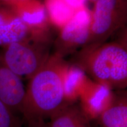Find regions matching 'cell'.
I'll list each match as a JSON object with an SVG mask.
<instances>
[{"label":"cell","mask_w":127,"mask_h":127,"mask_svg":"<svg viewBox=\"0 0 127 127\" xmlns=\"http://www.w3.org/2000/svg\"><path fill=\"white\" fill-rule=\"evenodd\" d=\"M68 65L64 58L52 54L29 79L21 111L25 121L45 120L66 104L63 78Z\"/></svg>","instance_id":"1"},{"label":"cell","mask_w":127,"mask_h":127,"mask_svg":"<svg viewBox=\"0 0 127 127\" xmlns=\"http://www.w3.org/2000/svg\"><path fill=\"white\" fill-rule=\"evenodd\" d=\"M73 64L95 81L112 89L124 90L127 86L126 36L118 41L81 49Z\"/></svg>","instance_id":"2"},{"label":"cell","mask_w":127,"mask_h":127,"mask_svg":"<svg viewBox=\"0 0 127 127\" xmlns=\"http://www.w3.org/2000/svg\"><path fill=\"white\" fill-rule=\"evenodd\" d=\"M50 38L13 42L2 47L4 63L20 78L29 79L50 57Z\"/></svg>","instance_id":"3"},{"label":"cell","mask_w":127,"mask_h":127,"mask_svg":"<svg viewBox=\"0 0 127 127\" xmlns=\"http://www.w3.org/2000/svg\"><path fill=\"white\" fill-rule=\"evenodd\" d=\"M127 18L126 0H97L91 11L90 34L82 48L96 47L124 27Z\"/></svg>","instance_id":"4"},{"label":"cell","mask_w":127,"mask_h":127,"mask_svg":"<svg viewBox=\"0 0 127 127\" xmlns=\"http://www.w3.org/2000/svg\"><path fill=\"white\" fill-rule=\"evenodd\" d=\"M91 11L86 6L78 9L64 26L60 29L54 43L53 54L64 58L82 49L90 34Z\"/></svg>","instance_id":"5"},{"label":"cell","mask_w":127,"mask_h":127,"mask_svg":"<svg viewBox=\"0 0 127 127\" xmlns=\"http://www.w3.org/2000/svg\"><path fill=\"white\" fill-rule=\"evenodd\" d=\"M112 90L89 77L78 100L79 108L90 121L98 118L112 102L115 94Z\"/></svg>","instance_id":"6"},{"label":"cell","mask_w":127,"mask_h":127,"mask_svg":"<svg viewBox=\"0 0 127 127\" xmlns=\"http://www.w3.org/2000/svg\"><path fill=\"white\" fill-rule=\"evenodd\" d=\"M49 38L48 35H39L30 29L13 8L0 3V47L13 42L35 38Z\"/></svg>","instance_id":"7"},{"label":"cell","mask_w":127,"mask_h":127,"mask_svg":"<svg viewBox=\"0 0 127 127\" xmlns=\"http://www.w3.org/2000/svg\"><path fill=\"white\" fill-rule=\"evenodd\" d=\"M25 94L21 78L8 67L0 52V98L14 113H21Z\"/></svg>","instance_id":"8"},{"label":"cell","mask_w":127,"mask_h":127,"mask_svg":"<svg viewBox=\"0 0 127 127\" xmlns=\"http://www.w3.org/2000/svg\"><path fill=\"white\" fill-rule=\"evenodd\" d=\"M13 8L34 32L39 35H48L50 22L44 4L39 0H29Z\"/></svg>","instance_id":"9"},{"label":"cell","mask_w":127,"mask_h":127,"mask_svg":"<svg viewBox=\"0 0 127 127\" xmlns=\"http://www.w3.org/2000/svg\"><path fill=\"white\" fill-rule=\"evenodd\" d=\"M93 127H127V95L126 91L115 93L109 107L96 120Z\"/></svg>","instance_id":"10"},{"label":"cell","mask_w":127,"mask_h":127,"mask_svg":"<svg viewBox=\"0 0 127 127\" xmlns=\"http://www.w3.org/2000/svg\"><path fill=\"white\" fill-rule=\"evenodd\" d=\"M49 127H93L79 105L66 104L50 117Z\"/></svg>","instance_id":"11"},{"label":"cell","mask_w":127,"mask_h":127,"mask_svg":"<svg viewBox=\"0 0 127 127\" xmlns=\"http://www.w3.org/2000/svg\"><path fill=\"white\" fill-rule=\"evenodd\" d=\"M89 77L78 66L68 64L63 78V88L66 104L75 103L79 99Z\"/></svg>","instance_id":"12"},{"label":"cell","mask_w":127,"mask_h":127,"mask_svg":"<svg viewBox=\"0 0 127 127\" xmlns=\"http://www.w3.org/2000/svg\"><path fill=\"white\" fill-rule=\"evenodd\" d=\"M44 4L49 22L59 29L64 26L78 11L64 0H45Z\"/></svg>","instance_id":"13"},{"label":"cell","mask_w":127,"mask_h":127,"mask_svg":"<svg viewBox=\"0 0 127 127\" xmlns=\"http://www.w3.org/2000/svg\"><path fill=\"white\" fill-rule=\"evenodd\" d=\"M0 127H21V122L0 98Z\"/></svg>","instance_id":"14"},{"label":"cell","mask_w":127,"mask_h":127,"mask_svg":"<svg viewBox=\"0 0 127 127\" xmlns=\"http://www.w3.org/2000/svg\"><path fill=\"white\" fill-rule=\"evenodd\" d=\"M71 7L76 10H78L81 8L85 7L86 2L88 0H64Z\"/></svg>","instance_id":"15"},{"label":"cell","mask_w":127,"mask_h":127,"mask_svg":"<svg viewBox=\"0 0 127 127\" xmlns=\"http://www.w3.org/2000/svg\"><path fill=\"white\" fill-rule=\"evenodd\" d=\"M29 0H0V3L7 5L12 8L16 7Z\"/></svg>","instance_id":"16"},{"label":"cell","mask_w":127,"mask_h":127,"mask_svg":"<svg viewBox=\"0 0 127 127\" xmlns=\"http://www.w3.org/2000/svg\"><path fill=\"white\" fill-rule=\"evenodd\" d=\"M42 120V119H39V120H31L26 122L27 124V127H41Z\"/></svg>","instance_id":"17"},{"label":"cell","mask_w":127,"mask_h":127,"mask_svg":"<svg viewBox=\"0 0 127 127\" xmlns=\"http://www.w3.org/2000/svg\"><path fill=\"white\" fill-rule=\"evenodd\" d=\"M41 127H49L48 124L45 123V120H42V122H41Z\"/></svg>","instance_id":"18"},{"label":"cell","mask_w":127,"mask_h":127,"mask_svg":"<svg viewBox=\"0 0 127 127\" xmlns=\"http://www.w3.org/2000/svg\"><path fill=\"white\" fill-rule=\"evenodd\" d=\"M88 1H91V2H92L94 3L95 1H97V0H88Z\"/></svg>","instance_id":"19"}]
</instances>
